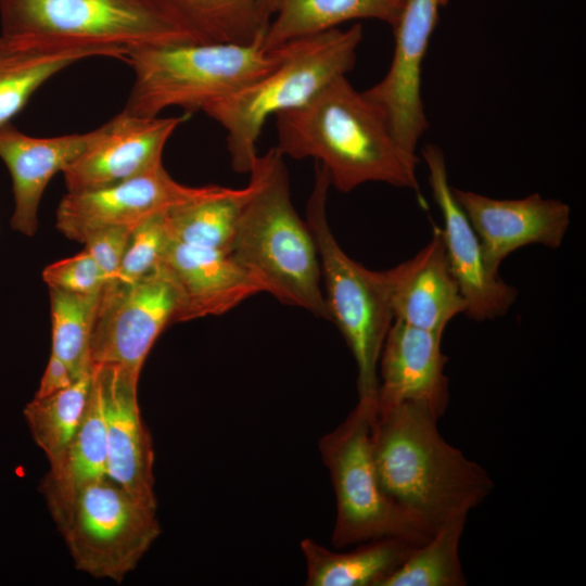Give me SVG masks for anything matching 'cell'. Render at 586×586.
<instances>
[{"label":"cell","mask_w":586,"mask_h":586,"mask_svg":"<svg viewBox=\"0 0 586 586\" xmlns=\"http://www.w3.org/2000/svg\"><path fill=\"white\" fill-rule=\"evenodd\" d=\"M90 131L56 137L28 136L12 124L0 128V158L12 179L11 227L28 237L38 227L39 204L48 183L86 149Z\"/></svg>","instance_id":"obj_21"},{"label":"cell","mask_w":586,"mask_h":586,"mask_svg":"<svg viewBox=\"0 0 586 586\" xmlns=\"http://www.w3.org/2000/svg\"><path fill=\"white\" fill-rule=\"evenodd\" d=\"M275 117L276 149L283 156L315 158L339 191L384 182L420 193V158L398 143L382 113L346 76L305 105Z\"/></svg>","instance_id":"obj_1"},{"label":"cell","mask_w":586,"mask_h":586,"mask_svg":"<svg viewBox=\"0 0 586 586\" xmlns=\"http://www.w3.org/2000/svg\"><path fill=\"white\" fill-rule=\"evenodd\" d=\"M262 41L129 48L125 62L132 68L133 84L124 110L144 117L171 106L188 114L204 112L280 63L284 44L267 50Z\"/></svg>","instance_id":"obj_5"},{"label":"cell","mask_w":586,"mask_h":586,"mask_svg":"<svg viewBox=\"0 0 586 586\" xmlns=\"http://www.w3.org/2000/svg\"><path fill=\"white\" fill-rule=\"evenodd\" d=\"M195 43L262 40L276 0H154Z\"/></svg>","instance_id":"obj_22"},{"label":"cell","mask_w":586,"mask_h":586,"mask_svg":"<svg viewBox=\"0 0 586 586\" xmlns=\"http://www.w3.org/2000/svg\"><path fill=\"white\" fill-rule=\"evenodd\" d=\"M105 433L106 474L138 502L156 509L154 449L138 402L139 375L112 364L91 366Z\"/></svg>","instance_id":"obj_12"},{"label":"cell","mask_w":586,"mask_h":586,"mask_svg":"<svg viewBox=\"0 0 586 586\" xmlns=\"http://www.w3.org/2000/svg\"><path fill=\"white\" fill-rule=\"evenodd\" d=\"M443 335L393 320L378 364L375 412L415 404L437 420L449 403Z\"/></svg>","instance_id":"obj_17"},{"label":"cell","mask_w":586,"mask_h":586,"mask_svg":"<svg viewBox=\"0 0 586 586\" xmlns=\"http://www.w3.org/2000/svg\"><path fill=\"white\" fill-rule=\"evenodd\" d=\"M374 415L375 404L358 400L344 421L319 441L335 496V548L388 537L421 545L434 532L382 489L371 449Z\"/></svg>","instance_id":"obj_7"},{"label":"cell","mask_w":586,"mask_h":586,"mask_svg":"<svg viewBox=\"0 0 586 586\" xmlns=\"http://www.w3.org/2000/svg\"><path fill=\"white\" fill-rule=\"evenodd\" d=\"M418 545L402 538H380L356 548L332 551L311 538L301 542L308 586H382Z\"/></svg>","instance_id":"obj_23"},{"label":"cell","mask_w":586,"mask_h":586,"mask_svg":"<svg viewBox=\"0 0 586 586\" xmlns=\"http://www.w3.org/2000/svg\"><path fill=\"white\" fill-rule=\"evenodd\" d=\"M75 568L122 583L161 534L156 509L138 502L111 477L47 499Z\"/></svg>","instance_id":"obj_8"},{"label":"cell","mask_w":586,"mask_h":586,"mask_svg":"<svg viewBox=\"0 0 586 586\" xmlns=\"http://www.w3.org/2000/svg\"><path fill=\"white\" fill-rule=\"evenodd\" d=\"M1 34L125 48L192 42L154 0H0Z\"/></svg>","instance_id":"obj_9"},{"label":"cell","mask_w":586,"mask_h":586,"mask_svg":"<svg viewBox=\"0 0 586 586\" xmlns=\"http://www.w3.org/2000/svg\"><path fill=\"white\" fill-rule=\"evenodd\" d=\"M453 194L479 237L488 270L520 247L542 244L558 249L570 226V206L538 193L521 199H494L451 187Z\"/></svg>","instance_id":"obj_16"},{"label":"cell","mask_w":586,"mask_h":586,"mask_svg":"<svg viewBox=\"0 0 586 586\" xmlns=\"http://www.w3.org/2000/svg\"><path fill=\"white\" fill-rule=\"evenodd\" d=\"M130 227H107L89 234L86 251L97 263L106 281L116 279L128 244Z\"/></svg>","instance_id":"obj_32"},{"label":"cell","mask_w":586,"mask_h":586,"mask_svg":"<svg viewBox=\"0 0 586 586\" xmlns=\"http://www.w3.org/2000/svg\"><path fill=\"white\" fill-rule=\"evenodd\" d=\"M446 0H404L396 24L393 59L384 77L362 91L385 117L398 143L417 154L429 128L421 97V68L438 10Z\"/></svg>","instance_id":"obj_11"},{"label":"cell","mask_w":586,"mask_h":586,"mask_svg":"<svg viewBox=\"0 0 586 586\" xmlns=\"http://www.w3.org/2000/svg\"><path fill=\"white\" fill-rule=\"evenodd\" d=\"M404 0H276L263 47L273 50L355 20H377L394 26Z\"/></svg>","instance_id":"obj_24"},{"label":"cell","mask_w":586,"mask_h":586,"mask_svg":"<svg viewBox=\"0 0 586 586\" xmlns=\"http://www.w3.org/2000/svg\"><path fill=\"white\" fill-rule=\"evenodd\" d=\"M186 119L137 116L123 110L90 131L86 149L62 171L67 192L113 186L163 164L166 142Z\"/></svg>","instance_id":"obj_13"},{"label":"cell","mask_w":586,"mask_h":586,"mask_svg":"<svg viewBox=\"0 0 586 586\" xmlns=\"http://www.w3.org/2000/svg\"><path fill=\"white\" fill-rule=\"evenodd\" d=\"M421 156L444 222L441 234L447 260L466 301L464 315L476 321L504 316L517 300V289L486 267L479 237L453 194L442 149L429 143Z\"/></svg>","instance_id":"obj_14"},{"label":"cell","mask_w":586,"mask_h":586,"mask_svg":"<svg viewBox=\"0 0 586 586\" xmlns=\"http://www.w3.org/2000/svg\"><path fill=\"white\" fill-rule=\"evenodd\" d=\"M89 386L90 372L62 391L34 397L25 407L33 438L44 453L50 468L60 462L80 424Z\"/></svg>","instance_id":"obj_28"},{"label":"cell","mask_w":586,"mask_h":586,"mask_svg":"<svg viewBox=\"0 0 586 586\" xmlns=\"http://www.w3.org/2000/svg\"><path fill=\"white\" fill-rule=\"evenodd\" d=\"M128 48L26 35L0 36V128L50 78L90 58L125 61Z\"/></svg>","instance_id":"obj_20"},{"label":"cell","mask_w":586,"mask_h":586,"mask_svg":"<svg viewBox=\"0 0 586 586\" xmlns=\"http://www.w3.org/2000/svg\"><path fill=\"white\" fill-rule=\"evenodd\" d=\"M251 192L250 182L240 189L214 186L205 195L168 208L166 225L170 239L228 252Z\"/></svg>","instance_id":"obj_25"},{"label":"cell","mask_w":586,"mask_h":586,"mask_svg":"<svg viewBox=\"0 0 586 586\" xmlns=\"http://www.w3.org/2000/svg\"><path fill=\"white\" fill-rule=\"evenodd\" d=\"M437 421L422 406L402 404L375 412L371 424L372 457L382 489L433 531L468 518L494 488L486 469L448 443Z\"/></svg>","instance_id":"obj_2"},{"label":"cell","mask_w":586,"mask_h":586,"mask_svg":"<svg viewBox=\"0 0 586 586\" xmlns=\"http://www.w3.org/2000/svg\"><path fill=\"white\" fill-rule=\"evenodd\" d=\"M330 179L316 166L306 222L314 237L324 282V297L357 367L358 400L374 403L378 364L394 320L383 271L368 269L352 259L334 238L327 218Z\"/></svg>","instance_id":"obj_6"},{"label":"cell","mask_w":586,"mask_h":586,"mask_svg":"<svg viewBox=\"0 0 586 586\" xmlns=\"http://www.w3.org/2000/svg\"><path fill=\"white\" fill-rule=\"evenodd\" d=\"M42 278L51 289L77 294L99 293L106 282L97 263L84 250L73 257L47 266Z\"/></svg>","instance_id":"obj_31"},{"label":"cell","mask_w":586,"mask_h":586,"mask_svg":"<svg viewBox=\"0 0 586 586\" xmlns=\"http://www.w3.org/2000/svg\"><path fill=\"white\" fill-rule=\"evenodd\" d=\"M163 265L179 294L177 322L222 315L244 300L264 292L260 283L227 251L170 239Z\"/></svg>","instance_id":"obj_19"},{"label":"cell","mask_w":586,"mask_h":586,"mask_svg":"<svg viewBox=\"0 0 586 586\" xmlns=\"http://www.w3.org/2000/svg\"><path fill=\"white\" fill-rule=\"evenodd\" d=\"M383 272L394 320L443 335L447 324L466 311L436 226L421 251Z\"/></svg>","instance_id":"obj_18"},{"label":"cell","mask_w":586,"mask_h":586,"mask_svg":"<svg viewBox=\"0 0 586 586\" xmlns=\"http://www.w3.org/2000/svg\"><path fill=\"white\" fill-rule=\"evenodd\" d=\"M52 352L69 368L75 380L91 370L89 342L100 292L77 294L49 288Z\"/></svg>","instance_id":"obj_29"},{"label":"cell","mask_w":586,"mask_h":586,"mask_svg":"<svg viewBox=\"0 0 586 586\" xmlns=\"http://www.w3.org/2000/svg\"><path fill=\"white\" fill-rule=\"evenodd\" d=\"M468 518L450 520L418 545L382 586H464L460 542Z\"/></svg>","instance_id":"obj_27"},{"label":"cell","mask_w":586,"mask_h":586,"mask_svg":"<svg viewBox=\"0 0 586 586\" xmlns=\"http://www.w3.org/2000/svg\"><path fill=\"white\" fill-rule=\"evenodd\" d=\"M361 40L362 27L357 23L346 30L333 28L286 42L278 65L203 112L226 130L235 173H250L258 155L256 143L269 117L305 105L328 84L353 69Z\"/></svg>","instance_id":"obj_4"},{"label":"cell","mask_w":586,"mask_h":586,"mask_svg":"<svg viewBox=\"0 0 586 586\" xmlns=\"http://www.w3.org/2000/svg\"><path fill=\"white\" fill-rule=\"evenodd\" d=\"M449 0H446V2L448 3Z\"/></svg>","instance_id":"obj_34"},{"label":"cell","mask_w":586,"mask_h":586,"mask_svg":"<svg viewBox=\"0 0 586 586\" xmlns=\"http://www.w3.org/2000/svg\"><path fill=\"white\" fill-rule=\"evenodd\" d=\"M283 157L276 148L256 156L249 173L252 192L228 252L264 292L331 320L317 246L291 201Z\"/></svg>","instance_id":"obj_3"},{"label":"cell","mask_w":586,"mask_h":586,"mask_svg":"<svg viewBox=\"0 0 586 586\" xmlns=\"http://www.w3.org/2000/svg\"><path fill=\"white\" fill-rule=\"evenodd\" d=\"M106 446L101 404L91 380L80 424L60 462L42 480L46 500L106 476Z\"/></svg>","instance_id":"obj_26"},{"label":"cell","mask_w":586,"mask_h":586,"mask_svg":"<svg viewBox=\"0 0 586 586\" xmlns=\"http://www.w3.org/2000/svg\"><path fill=\"white\" fill-rule=\"evenodd\" d=\"M214 186L189 187L177 182L163 164L101 189L67 192L56 209V228L84 243L107 227H130L146 217L208 193Z\"/></svg>","instance_id":"obj_15"},{"label":"cell","mask_w":586,"mask_h":586,"mask_svg":"<svg viewBox=\"0 0 586 586\" xmlns=\"http://www.w3.org/2000/svg\"><path fill=\"white\" fill-rule=\"evenodd\" d=\"M166 211L146 217L132 228L118 279L127 281L140 279L162 266L170 242Z\"/></svg>","instance_id":"obj_30"},{"label":"cell","mask_w":586,"mask_h":586,"mask_svg":"<svg viewBox=\"0 0 586 586\" xmlns=\"http://www.w3.org/2000/svg\"><path fill=\"white\" fill-rule=\"evenodd\" d=\"M178 310V290L163 264L140 279L106 281L89 342L91 366L118 365L140 375L156 339L177 322Z\"/></svg>","instance_id":"obj_10"},{"label":"cell","mask_w":586,"mask_h":586,"mask_svg":"<svg viewBox=\"0 0 586 586\" xmlns=\"http://www.w3.org/2000/svg\"><path fill=\"white\" fill-rule=\"evenodd\" d=\"M76 380L67 365L51 353L35 397H46L72 385Z\"/></svg>","instance_id":"obj_33"}]
</instances>
